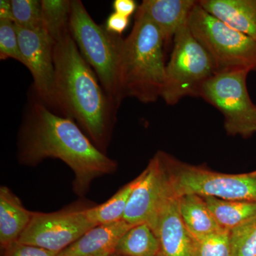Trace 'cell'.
Instances as JSON below:
<instances>
[{
	"instance_id": "6da1fadb",
	"label": "cell",
	"mask_w": 256,
	"mask_h": 256,
	"mask_svg": "<svg viewBox=\"0 0 256 256\" xmlns=\"http://www.w3.org/2000/svg\"><path fill=\"white\" fill-rule=\"evenodd\" d=\"M20 162L35 165L57 158L75 174L76 193L84 195L92 180L114 172L116 162L106 156L82 132L75 121L60 116L40 100L28 106L18 144Z\"/></svg>"
},
{
	"instance_id": "7a4b0ae2",
	"label": "cell",
	"mask_w": 256,
	"mask_h": 256,
	"mask_svg": "<svg viewBox=\"0 0 256 256\" xmlns=\"http://www.w3.org/2000/svg\"><path fill=\"white\" fill-rule=\"evenodd\" d=\"M57 110L78 124L104 152L119 106L101 86L70 32L54 46Z\"/></svg>"
},
{
	"instance_id": "3957f363",
	"label": "cell",
	"mask_w": 256,
	"mask_h": 256,
	"mask_svg": "<svg viewBox=\"0 0 256 256\" xmlns=\"http://www.w3.org/2000/svg\"><path fill=\"white\" fill-rule=\"evenodd\" d=\"M164 41L150 18L138 10L121 48L120 82L124 98L150 104L161 98L166 65Z\"/></svg>"
},
{
	"instance_id": "277c9868",
	"label": "cell",
	"mask_w": 256,
	"mask_h": 256,
	"mask_svg": "<svg viewBox=\"0 0 256 256\" xmlns=\"http://www.w3.org/2000/svg\"><path fill=\"white\" fill-rule=\"evenodd\" d=\"M69 31L101 86L120 107L124 99L120 82L121 48L124 38L96 24L80 0L72 1Z\"/></svg>"
},
{
	"instance_id": "5b68a950",
	"label": "cell",
	"mask_w": 256,
	"mask_h": 256,
	"mask_svg": "<svg viewBox=\"0 0 256 256\" xmlns=\"http://www.w3.org/2000/svg\"><path fill=\"white\" fill-rule=\"evenodd\" d=\"M173 40L161 96L169 106L176 105L188 96L200 97L204 84L217 73L212 56L192 34L188 22Z\"/></svg>"
},
{
	"instance_id": "8992f818",
	"label": "cell",
	"mask_w": 256,
	"mask_h": 256,
	"mask_svg": "<svg viewBox=\"0 0 256 256\" xmlns=\"http://www.w3.org/2000/svg\"><path fill=\"white\" fill-rule=\"evenodd\" d=\"M188 25L212 56L217 72L237 69L256 72V40L207 12L198 2L188 16Z\"/></svg>"
},
{
	"instance_id": "52a82bcc",
	"label": "cell",
	"mask_w": 256,
	"mask_h": 256,
	"mask_svg": "<svg viewBox=\"0 0 256 256\" xmlns=\"http://www.w3.org/2000/svg\"><path fill=\"white\" fill-rule=\"evenodd\" d=\"M160 153L176 196L196 194L229 201L256 202V171L224 174L185 164L163 152Z\"/></svg>"
},
{
	"instance_id": "ba28073f",
	"label": "cell",
	"mask_w": 256,
	"mask_h": 256,
	"mask_svg": "<svg viewBox=\"0 0 256 256\" xmlns=\"http://www.w3.org/2000/svg\"><path fill=\"white\" fill-rule=\"evenodd\" d=\"M249 70L244 69L216 73L202 86L200 97L224 116L228 134L248 138L256 133V104L248 92Z\"/></svg>"
},
{
	"instance_id": "9c48e42d",
	"label": "cell",
	"mask_w": 256,
	"mask_h": 256,
	"mask_svg": "<svg viewBox=\"0 0 256 256\" xmlns=\"http://www.w3.org/2000/svg\"><path fill=\"white\" fill-rule=\"evenodd\" d=\"M87 208H69L48 214L34 212L16 242L58 254L96 226L89 218Z\"/></svg>"
},
{
	"instance_id": "30bf717a",
	"label": "cell",
	"mask_w": 256,
	"mask_h": 256,
	"mask_svg": "<svg viewBox=\"0 0 256 256\" xmlns=\"http://www.w3.org/2000/svg\"><path fill=\"white\" fill-rule=\"evenodd\" d=\"M16 32L23 64L32 74L38 100L50 110H57L54 44L44 31H32L16 26Z\"/></svg>"
},
{
	"instance_id": "8fae6325",
	"label": "cell",
	"mask_w": 256,
	"mask_h": 256,
	"mask_svg": "<svg viewBox=\"0 0 256 256\" xmlns=\"http://www.w3.org/2000/svg\"><path fill=\"white\" fill-rule=\"evenodd\" d=\"M144 171V176L131 194L122 220L132 226L146 224L150 226L172 186L160 152Z\"/></svg>"
},
{
	"instance_id": "7c38bea8",
	"label": "cell",
	"mask_w": 256,
	"mask_h": 256,
	"mask_svg": "<svg viewBox=\"0 0 256 256\" xmlns=\"http://www.w3.org/2000/svg\"><path fill=\"white\" fill-rule=\"evenodd\" d=\"M150 227L159 240V256H196L194 238L182 218L178 196L172 188Z\"/></svg>"
},
{
	"instance_id": "4fadbf2b",
	"label": "cell",
	"mask_w": 256,
	"mask_h": 256,
	"mask_svg": "<svg viewBox=\"0 0 256 256\" xmlns=\"http://www.w3.org/2000/svg\"><path fill=\"white\" fill-rule=\"evenodd\" d=\"M134 226L118 220L101 224L86 232L58 256H109L116 252L120 239Z\"/></svg>"
},
{
	"instance_id": "5bb4252c",
	"label": "cell",
	"mask_w": 256,
	"mask_h": 256,
	"mask_svg": "<svg viewBox=\"0 0 256 256\" xmlns=\"http://www.w3.org/2000/svg\"><path fill=\"white\" fill-rule=\"evenodd\" d=\"M194 0H144L138 6L159 28L165 46L188 22Z\"/></svg>"
},
{
	"instance_id": "9a60e30c",
	"label": "cell",
	"mask_w": 256,
	"mask_h": 256,
	"mask_svg": "<svg viewBox=\"0 0 256 256\" xmlns=\"http://www.w3.org/2000/svg\"><path fill=\"white\" fill-rule=\"evenodd\" d=\"M205 11L256 40V0H200Z\"/></svg>"
},
{
	"instance_id": "2e32d148",
	"label": "cell",
	"mask_w": 256,
	"mask_h": 256,
	"mask_svg": "<svg viewBox=\"0 0 256 256\" xmlns=\"http://www.w3.org/2000/svg\"><path fill=\"white\" fill-rule=\"evenodd\" d=\"M30 212L9 188H0V244L4 250L18 242L32 220Z\"/></svg>"
},
{
	"instance_id": "e0dca14e",
	"label": "cell",
	"mask_w": 256,
	"mask_h": 256,
	"mask_svg": "<svg viewBox=\"0 0 256 256\" xmlns=\"http://www.w3.org/2000/svg\"><path fill=\"white\" fill-rule=\"evenodd\" d=\"M178 208L184 223L194 238H198L222 228L202 196L185 194L178 196Z\"/></svg>"
},
{
	"instance_id": "ac0fdd59",
	"label": "cell",
	"mask_w": 256,
	"mask_h": 256,
	"mask_svg": "<svg viewBox=\"0 0 256 256\" xmlns=\"http://www.w3.org/2000/svg\"><path fill=\"white\" fill-rule=\"evenodd\" d=\"M202 197L220 226L225 230H230L256 216V202Z\"/></svg>"
},
{
	"instance_id": "d6986e66",
	"label": "cell",
	"mask_w": 256,
	"mask_h": 256,
	"mask_svg": "<svg viewBox=\"0 0 256 256\" xmlns=\"http://www.w3.org/2000/svg\"><path fill=\"white\" fill-rule=\"evenodd\" d=\"M159 240L146 224L129 229L120 239L116 254L124 256H159Z\"/></svg>"
},
{
	"instance_id": "ffe728a7",
	"label": "cell",
	"mask_w": 256,
	"mask_h": 256,
	"mask_svg": "<svg viewBox=\"0 0 256 256\" xmlns=\"http://www.w3.org/2000/svg\"><path fill=\"white\" fill-rule=\"evenodd\" d=\"M144 175V171H143L138 178L124 185L105 203L92 208H88V216L92 223L98 226L122 220L131 194L138 184L140 182Z\"/></svg>"
},
{
	"instance_id": "44dd1931",
	"label": "cell",
	"mask_w": 256,
	"mask_h": 256,
	"mask_svg": "<svg viewBox=\"0 0 256 256\" xmlns=\"http://www.w3.org/2000/svg\"><path fill=\"white\" fill-rule=\"evenodd\" d=\"M42 2L44 31L54 44L69 33L72 1L43 0Z\"/></svg>"
},
{
	"instance_id": "7402d4cb",
	"label": "cell",
	"mask_w": 256,
	"mask_h": 256,
	"mask_svg": "<svg viewBox=\"0 0 256 256\" xmlns=\"http://www.w3.org/2000/svg\"><path fill=\"white\" fill-rule=\"evenodd\" d=\"M13 21L16 26L32 31H44L42 2L37 0H12Z\"/></svg>"
},
{
	"instance_id": "603a6c76",
	"label": "cell",
	"mask_w": 256,
	"mask_h": 256,
	"mask_svg": "<svg viewBox=\"0 0 256 256\" xmlns=\"http://www.w3.org/2000/svg\"><path fill=\"white\" fill-rule=\"evenodd\" d=\"M232 256H256V216L229 230Z\"/></svg>"
},
{
	"instance_id": "cb8c5ba5",
	"label": "cell",
	"mask_w": 256,
	"mask_h": 256,
	"mask_svg": "<svg viewBox=\"0 0 256 256\" xmlns=\"http://www.w3.org/2000/svg\"><path fill=\"white\" fill-rule=\"evenodd\" d=\"M194 240L196 256H232L229 230H222Z\"/></svg>"
},
{
	"instance_id": "d4e9b609",
	"label": "cell",
	"mask_w": 256,
	"mask_h": 256,
	"mask_svg": "<svg viewBox=\"0 0 256 256\" xmlns=\"http://www.w3.org/2000/svg\"><path fill=\"white\" fill-rule=\"evenodd\" d=\"M13 58L23 64L14 22L0 20V60Z\"/></svg>"
},
{
	"instance_id": "484cf974",
	"label": "cell",
	"mask_w": 256,
	"mask_h": 256,
	"mask_svg": "<svg viewBox=\"0 0 256 256\" xmlns=\"http://www.w3.org/2000/svg\"><path fill=\"white\" fill-rule=\"evenodd\" d=\"M5 250V256H58V252L18 242H15Z\"/></svg>"
},
{
	"instance_id": "4316f807",
	"label": "cell",
	"mask_w": 256,
	"mask_h": 256,
	"mask_svg": "<svg viewBox=\"0 0 256 256\" xmlns=\"http://www.w3.org/2000/svg\"><path fill=\"white\" fill-rule=\"evenodd\" d=\"M130 18L114 12L106 20L105 28L108 32L121 36L129 24Z\"/></svg>"
},
{
	"instance_id": "83f0119b",
	"label": "cell",
	"mask_w": 256,
	"mask_h": 256,
	"mask_svg": "<svg viewBox=\"0 0 256 256\" xmlns=\"http://www.w3.org/2000/svg\"><path fill=\"white\" fill-rule=\"evenodd\" d=\"M114 12L130 18L138 10L137 4L134 0H114L112 3Z\"/></svg>"
},
{
	"instance_id": "f1b7e54d",
	"label": "cell",
	"mask_w": 256,
	"mask_h": 256,
	"mask_svg": "<svg viewBox=\"0 0 256 256\" xmlns=\"http://www.w3.org/2000/svg\"><path fill=\"white\" fill-rule=\"evenodd\" d=\"M0 20L13 21L11 1L1 0L0 2Z\"/></svg>"
},
{
	"instance_id": "f546056e",
	"label": "cell",
	"mask_w": 256,
	"mask_h": 256,
	"mask_svg": "<svg viewBox=\"0 0 256 256\" xmlns=\"http://www.w3.org/2000/svg\"><path fill=\"white\" fill-rule=\"evenodd\" d=\"M109 256H124L120 255V254H116V252H114V254H112V255H110Z\"/></svg>"
}]
</instances>
